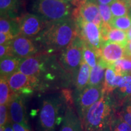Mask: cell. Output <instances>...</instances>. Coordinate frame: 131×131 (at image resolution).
I'll list each match as a JSON object with an SVG mask.
<instances>
[{"label": "cell", "instance_id": "6da1fadb", "mask_svg": "<svg viewBox=\"0 0 131 131\" xmlns=\"http://www.w3.org/2000/svg\"><path fill=\"white\" fill-rule=\"evenodd\" d=\"M79 34L74 17L47 23L40 34L35 37L38 45L46 50V53L63 50Z\"/></svg>", "mask_w": 131, "mask_h": 131}, {"label": "cell", "instance_id": "7a4b0ae2", "mask_svg": "<svg viewBox=\"0 0 131 131\" xmlns=\"http://www.w3.org/2000/svg\"><path fill=\"white\" fill-rule=\"evenodd\" d=\"M116 106L111 94H104L91 106L82 122L83 131H109Z\"/></svg>", "mask_w": 131, "mask_h": 131}, {"label": "cell", "instance_id": "3957f363", "mask_svg": "<svg viewBox=\"0 0 131 131\" xmlns=\"http://www.w3.org/2000/svg\"><path fill=\"white\" fill-rule=\"evenodd\" d=\"M72 0H35L32 10L46 23L62 20L72 16Z\"/></svg>", "mask_w": 131, "mask_h": 131}, {"label": "cell", "instance_id": "277c9868", "mask_svg": "<svg viewBox=\"0 0 131 131\" xmlns=\"http://www.w3.org/2000/svg\"><path fill=\"white\" fill-rule=\"evenodd\" d=\"M84 41L78 34L66 48L62 50L60 58L64 69L75 80L83 60Z\"/></svg>", "mask_w": 131, "mask_h": 131}, {"label": "cell", "instance_id": "5b68a950", "mask_svg": "<svg viewBox=\"0 0 131 131\" xmlns=\"http://www.w3.org/2000/svg\"><path fill=\"white\" fill-rule=\"evenodd\" d=\"M60 96L53 95L46 98L39 114V124L42 131H54L60 122V113L62 106Z\"/></svg>", "mask_w": 131, "mask_h": 131}, {"label": "cell", "instance_id": "8992f818", "mask_svg": "<svg viewBox=\"0 0 131 131\" xmlns=\"http://www.w3.org/2000/svg\"><path fill=\"white\" fill-rule=\"evenodd\" d=\"M103 86H88L84 89L75 92V104L78 117L81 122L84 119L87 112L93 104L103 96Z\"/></svg>", "mask_w": 131, "mask_h": 131}, {"label": "cell", "instance_id": "52a82bcc", "mask_svg": "<svg viewBox=\"0 0 131 131\" xmlns=\"http://www.w3.org/2000/svg\"><path fill=\"white\" fill-rule=\"evenodd\" d=\"M75 19L80 37L86 44L95 49L100 54V50L104 42L100 27L93 23L87 22L80 18Z\"/></svg>", "mask_w": 131, "mask_h": 131}, {"label": "cell", "instance_id": "ba28073f", "mask_svg": "<svg viewBox=\"0 0 131 131\" xmlns=\"http://www.w3.org/2000/svg\"><path fill=\"white\" fill-rule=\"evenodd\" d=\"M9 86L16 95H22L32 94L34 90L38 89L37 80L18 71L7 78Z\"/></svg>", "mask_w": 131, "mask_h": 131}, {"label": "cell", "instance_id": "9c48e42d", "mask_svg": "<svg viewBox=\"0 0 131 131\" xmlns=\"http://www.w3.org/2000/svg\"><path fill=\"white\" fill-rule=\"evenodd\" d=\"M20 35L32 38L40 34L45 27L47 23L37 15L26 14L18 18Z\"/></svg>", "mask_w": 131, "mask_h": 131}, {"label": "cell", "instance_id": "30bf717a", "mask_svg": "<svg viewBox=\"0 0 131 131\" xmlns=\"http://www.w3.org/2000/svg\"><path fill=\"white\" fill-rule=\"evenodd\" d=\"M75 11V14H73L75 18L93 23L101 28L103 22L96 3L89 0H81L78 9Z\"/></svg>", "mask_w": 131, "mask_h": 131}, {"label": "cell", "instance_id": "8fae6325", "mask_svg": "<svg viewBox=\"0 0 131 131\" xmlns=\"http://www.w3.org/2000/svg\"><path fill=\"white\" fill-rule=\"evenodd\" d=\"M125 57V47L111 41L103 42L100 50V60L107 67L112 66L117 61Z\"/></svg>", "mask_w": 131, "mask_h": 131}, {"label": "cell", "instance_id": "7c38bea8", "mask_svg": "<svg viewBox=\"0 0 131 131\" xmlns=\"http://www.w3.org/2000/svg\"><path fill=\"white\" fill-rule=\"evenodd\" d=\"M9 45L15 56L21 59L28 58L37 53L38 49L34 42L23 35L16 37Z\"/></svg>", "mask_w": 131, "mask_h": 131}, {"label": "cell", "instance_id": "4fadbf2b", "mask_svg": "<svg viewBox=\"0 0 131 131\" xmlns=\"http://www.w3.org/2000/svg\"><path fill=\"white\" fill-rule=\"evenodd\" d=\"M10 119L12 123H16L24 126L27 128V117L24 98L22 95H17L9 104Z\"/></svg>", "mask_w": 131, "mask_h": 131}, {"label": "cell", "instance_id": "5bb4252c", "mask_svg": "<svg viewBox=\"0 0 131 131\" xmlns=\"http://www.w3.org/2000/svg\"><path fill=\"white\" fill-rule=\"evenodd\" d=\"M117 108L131 96V75H124L118 86L111 94Z\"/></svg>", "mask_w": 131, "mask_h": 131}, {"label": "cell", "instance_id": "9a60e30c", "mask_svg": "<svg viewBox=\"0 0 131 131\" xmlns=\"http://www.w3.org/2000/svg\"><path fill=\"white\" fill-rule=\"evenodd\" d=\"M71 104L66 108L60 131H83L81 119Z\"/></svg>", "mask_w": 131, "mask_h": 131}, {"label": "cell", "instance_id": "2e32d148", "mask_svg": "<svg viewBox=\"0 0 131 131\" xmlns=\"http://www.w3.org/2000/svg\"><path fill=\"white\" fill-rule=\"evenodd\" d=\"M101 31L104 42H116L124 47H126L128 43L126 31L113 28L109 25H103Z\"/></svg>", "mask_w": 131, "mask_h": 131}, {"label": "cell", "instance_id": "e0dca14e", "mask_svg": "<svg viewBox=\"0 0 131 131\" xmlns=\"http://www.w3.org/2000/svg\"><path fill=\"white\" fill-rule=\"evenodd\" d=\"M124 75L118 74L112 67L106 68L105 76L103 84V92L104 94H111L118 86L119 82Z\"/></svg>", "mask_w": 131, "mask_h": 131}, {"label": "cell", "instance_id": "ac0fdd59", "mask_svg": "<svg viewBox=\"0 0 131 131\" xmlns=\"http://www.w3.org/2000/svg\"><path fill=\"white\" fill-rule=\"evenodd\" d=\"M91 72V68L83 59L74 80L77 91H81L89 85Z\"/></svg>", "mask_w": 131, "mask_h": 131}, {"label": "cell", "instance_id": "d6986e66", "mask_svg": "<svg viewBox=\"0 0 131 131\" xmlns=\"http://www.w3.org/2000/svg\"><path fill=\"white\" fill-rule=\"evenodd\" d=\"M23 59L16 57H7L1 59L0 72L1 77L8 78L15 72L18 70L20 63Z\"/></svg>", "mask_w": 131, "mask_h": 131}, {"label": "cell", "instance_id": "ffe728a7", "mask_svg": "<svg viewBox=\"0 0 131 131\" xmlns=\"http://www.w3.org/2000/svg\"><path fill=\"white\" fill-rule=\"evenodd\" d=\"M106 64L100 60L94 68H91V75L88 86H103L106 68Z\"/></svg>", "mask_w": 131, "mask_h": 131}, {"label": "cell", "instance_id": "44dd1931", "mask_svg": "<svg viewBox=\"0 0 131 131\" xmlns=\"http://www.w3.org/2000/svg\"><path fill=\"white\" fill-rule=\"evenodd\" d=\"M0 32L10 34L15 37L20 35V28L18 18L1 16Z\"/></svg>", "mask_w": 131, "mask_h": 131}, {"label": "cell", "instance_id": "7402d4cb", "mask_svg": "<svg viewBox=\"0 0 131 131\" xmlns=\"http://www.w3.org/2000/svg\"><path fill=\"white\" fill-rule=\"evenodd\" d=\"M11 90L7 78L1 77L0 79V104L9 105L13 99L17 96Z\"/></svg>", "mask_w": 131, "mask_h": 131}, {"label": "cell", "instance_id": "603a6c76", "mask_svg": "<svg viewBox=\"0 0 131 131\" xmlns=\"http://www.w3.org/2000/svg\"><path fill=\"white\" fill-rule=\"evenodd\" d=\"M83 59L91 67L94 68L100 60V54L95 49L84 42L83 49Z\"/></svg>", "mask_w": 131, "mask_h": 131}, {"label": "cell", "instance_id": "cb8c5ba5", "mask_svg": "<svg viewBox=\"0 0 131 131\" xmlns=\"http://www.w3.org/2000/svg\"><path fill=\"white\" fill-rule=\"evenodd\" d=\"M18 6V0H0L1 16L14 18Z\"/></svg>", "mask_w": 131, "mask_h": 131}, {"label": "cell", "instance_id": "d4e9b609", "mask_svg": "<svg viewBox=\"0 0 131 131\" xmlns=\"http://www.w3.org/2000/svg\"><path fill=\"white\" fill-rule=\"evenodd\" d=\"M111 67H112L118 74L131 75V59L126 57L115 62Z\"/></svg>", "mask_w": 131, "mask_h": 131}, {"label": "cell", "instance_id": "484cf974", "mask_svg": "<svg viewBox=\"0 0 131 131\" xmlns=\"http://www.w3.org/2000/svg\"><path fill=\"white\" fill-rule=\"evenodd\" d=\"M109 131H131V125L124 121L115 112L111 121Z\"/></svg>", "mask_w": 131, "mask_h": 131}, {"label": "cell", "instance_id": "4316f807", "mask_svg": "<svg viewBox=\"0 0 131 131\" xmlns=\"http://www.w3.org/2000/svg\"><path fill=\"white\" fill-rule=\"evenodd\" d=\"M113 18L128 15V6L122 0H115L110 4Z\"/></svg>", "mask_w": 131, "mask_h": 131}, {"label": "cell", "instance_id": "83f0119b", "mask_svg": "<svg viewBox=\"0 0 131 131\" xmlns=\"http://www.w3.org/2000/svg\"><path fill=\"white\" fill-rule=\"evenodd\" d=\"M110 26L113 28L127 31L131 27V18L128 15L114 17L111 21Z\"/></svg>", "mask_w": 131, "mask_h": 131}, {"label": "cell", "instance_id": "f1b7e54d", "mask_svg": "<svg viewBox=\"0 0 131 131\" xmlns=\"http://www.w3.org/2000/svg\"><path fill=\"white\" fill-rule=\"evenodd\" d=\"M119 108L117 114L124 121L131 125V96L124 101Z\"/></svg>", "mask_w": 131, "mask_h": 131}, {"label": "cell", "instance_id": "f546056e", "mask_svg": "<svg viewBox=\"0 0 131 131\" xmlns=\"http://www.w3.org/2000/svg\"><path fill=\"white\" fill-rule=\"evenodd\" d=\"M99 8L100 14L102 18L103 25H109L113 18L112 12H111L110 5L98 4Z\"/></svg>", "mask_w": 131, "mask_h": 131}, {"label": "cell", "instance_id": "4dcf8cb0", "mask_svg": "<svg viewBox=\"0 0 131 131\" xmlns=\"http://www.w3.org/2000/svg\"><path fill=\"white\" fill-rule=\"evenodd\" d=\"M10 118L9 105H0V126H5L9 123Z\"/></svg>", "mask_w": 131, "mask_h": 131}, {"label": "cell", "instance_id": "1f68e13d", "mask_svg": "<svg viewBox=\"0 0 131 131\" xmlns=\"http://www.w3.org/2000/svg\"><path fill=\"white\" fill-rule=\"evenodd\" d=\"M7 57H15L13 53L12 48L9 45L0 46V58L3 59Z\"/></svg>", "mask_w": 131, "mask_h": 131}, {"label": "cell", "instance_id": "d6a6232c", "mask_svg": "<svg viewBox=\"0 0 131 131\" xmlns=\"http://www.w3.org/2000/svg\"><path fill=\"white\" fill-rule=\"evenodd\" d=\"M15 38L14 35L10 34L0 32V45H9Z\"/></svg>", "mask_w": 131, "mask_h": 131}, {"label": "cell", "instance_id": "836d02e7", "mask_svg": "<svg viewBox=\"0 0 131 131\" xmlns=\"http://www.w3.org/2000/svg\"><path fill=\"white\" fill-rule=\"evenodd\" d=\"M12 125L14 131H30L29 128H27L21 124L12 123Z\"/></svg>", "mask_w": 131, "mask_h": 131}, {"label": "cell", "instance_id": "e575fe53", "mask_svg": "<svg viewBox=\"0 0 131 131\" xmlns=\"http://www.w3.org/2000/svg\"><path fill=\"white\" fill-rule=\"evenodd\" d=\"M93 2L96 3L97 4H106L110 5L115 1V0H89Z\"/></svg>", "mask_w": 131, "mask_h": 131}, {"label": "cell", "instance_id": "d590c367", "mask_svg": "<svg viewBox=\"0 0 131 131\" xmlns=\"http://www.w3.org/2000/svg\"><path fill=\"white\" fill-rule=\"evenodd\" d=\"M125 57L131 59V41H129L125 47Z\"/></svg>", "mask_w": 131, "mask_h": 131}, {"label": "cell", "instance_id": "8d00e7d4", "mask_svg": "<svg viewBox=\"0 0 131 131\" xmlns=\"http://www.w3.org/2000/svg\"><path fill=\"white\" fill-rule=\"evenodd\" d=\"M4 131H14V129L12 127V124L10 123H7L5 126V128H4Z\"/></svg>", "mask_w": 131, "mask_h": 131}, {"label": "cell", "instance_id": "74e56055", "mask_svg": "<svg viewBox=\"0 0 131 131\" xmlns=\"http://www.w3.org/2000/svg\"><path fill=\"white\" fill-rule=\"evenodd\" d=\"M126 34L127 41H128V42L131 41V27L126 31Z\"/></svg>", "mask_w": 131, "mask_h": 131}, {"label": "cell", "instance_id": "f35d334b", "mask_svg": "<svg viewBox=\"0 0 131 131\" xmlns=\"http://www.w3.org/2000/svg\"><path fill=\"white\" fill-rule=\"evenodd\" d=\"M128 16L131 18V1L128 6Z\"/></svg>", "mask_w": 131, "mask_h": 131}, {"label": "cell", "instance_id": "ab89813d", "mask_svg": "<svg viewBox=\"0 0 131 131\" xmlns=\"http://www.w3.org/2000/svg\"><path fill=\"white\" fill-rule=\"evenodd\" d=\"M72 3L74 5H79L80 2H81V0H72Z\"/></svg>", "mask_w": 131, "mask_h": 131}, {"label": "cell", "instance_id": "60d3db41", "mask_svg": "<svg viewBox=\"0 0 131 131\" xmlns=\"http://www.w3.org/2000/svg\"><path fill=\"white\" fill-rule=\"evenodd\" d=\"M122 1H123V2L125 3L127 5V6H129V4H130L131 0H122Z\"/></svg>", "mask_w": 131, "mask_h": 131}, {"label": "cell", "instance_id": "b9f144b4", "mask_svg": "<svg viewBox=\"0 0 131 131\" xmlns=\"http://www.w3.org/2000/svg\"><path fill=\"white\" fill-rule=\"evenodd\" d=\"M5 126H1L0 127V131H4Z\"/></svg>", "mask_w": 131, "mask_h": 131}]
</instances>
